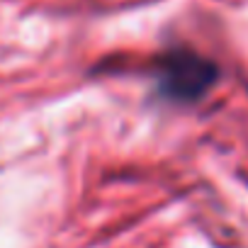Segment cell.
Returning <instances> with one entry per match:
<instances>
[{
    "instance_id": "6da1fadb",
    "label": "cell",
    "mask_w": 248,
    "mask_h": 248,
    "mask_svg": "<svg viewBox=\"0 0 248 248\" xmlns=\"http://www.w3.org/2000/svg\"><path fill=\"white\" fill-rule=\"evenodd\" d=\"M214 63L190 51L170 54L163 66V85L173 97H200L214 83Z\"/></svg>"
}]
</instances>
